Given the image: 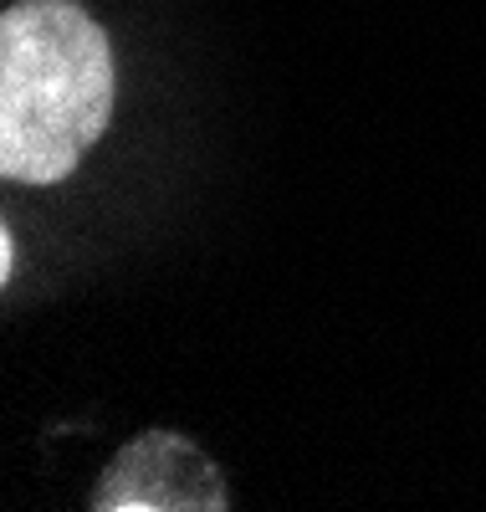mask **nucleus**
<instances>
[{
	"label": "nucleus",
	"instance_id": "f257e3e1",
	"mask_svg": "<svg viewBox=\"0 0 486 512\" xmlns=\"http://www.w3.org/2000/svg\"><path fill=\"white\" fill-rule=\"evenodd\" d=\"M118 98L108 31L77 0H21L0 16V175L57 185L103 139Z\"/></svg>",
	"mask_w": 486,
	"mask_h": 512
},
{
	"label": "nucleus",
	"instance_id": "f03ea898",
	"mask_svg": "<svg viewBox=\"0 0 486 512\" xmlns=\"http://www.w3.org/2000/svg\"><path fill=\"white\" fill-rule=\"evenodd\" d=\"M87 507L93 512H226L231 492L195 441L174 431H144L113 456Z\"/></svg>",
	"mask_w": 486,
	"mask_h": 512
},
{
	"label": "nucleus",
	"instance_id": "7ed1b4c3",
	"mask_svg": "<svg viewBox=\"0 0 486 512\" xmlns=\"http://www.w3.org/2000/svg\"><path fill=\"white\" fill-rule=\"evenodd\" d=\"M16 277V241L11 231H0V282H11Z\"/></svg>",
	"mask_w": 486,
	"mask_h": 512
}]
</instances>
